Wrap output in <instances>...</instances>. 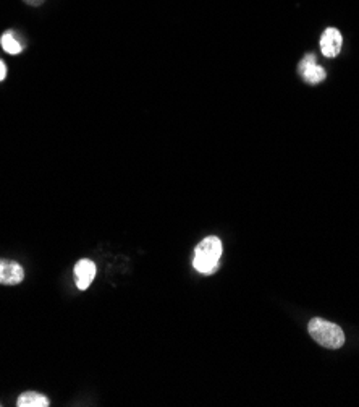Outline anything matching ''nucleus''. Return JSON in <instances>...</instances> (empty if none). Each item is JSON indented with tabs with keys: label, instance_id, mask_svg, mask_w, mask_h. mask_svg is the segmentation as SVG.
I'll return each mask as SVG.
<instances>
[{
	"label": "nucleus",
	"instance_id": "2",
	"mask_svg": "<svg viewBox=\"0 0 359 407\" xmlns=\"http://www.w3.org/2000/svg\"><path fill=\"white\" fill-rule=\"evenodd\" d=\"M308 331L316 343L326 349H340L345 344L343 329L327 320L313 318L308 325Z\"/></svg>",
	"mask_w": 359,
	"mask_h": 407
},
{
	"label": "nucleus",
	"instance_id": "3",
	"mask_svg": "<svg viewBox=\"0 0 359 407\" xmlns=\"http://www.w3.org/2000/svg\"><path fill=\"white\" fill-rule=\"evenodd\" d=\"M25 279V269L15 260L0 258V284L16 286Z\"/></svg>",
	"mask_w": 359,
	"mask_h": 407
},
{
	"label": "nucleus",
	"instance_id": "10",
	"mask_svg": "<svg viewBox=\"0 0 359 407\" xmlns=\"http://www.w3.org/2000/svg\"><path fill=\"white\" fill-rule=\"evenodd\" d=\"M23 2L31 5V7H39V5H43L46 0H23Z\"/></svg>",
	"mask_w": 359,
	"mask_h": 407
},
{
	"label": "nucleus",
	"instance_id": "9",
	"mask_svg": "<svg viewBox=\"0 0 359 407\" xmlns=\"http://www.w3.org/2000/svg\"><path fill=\"white\" fill-rule=\"evenodd\" d=\"M5 76H7V67H5V62L0 59V81H4Z\"/></svg>",
	"mask_w": 359,
	"mask_h": 407
},
{
	"label": "nucleus",
	"instance_id": "6",
	"mask_svg": "<svg viewBox=\"0 0 359 407\" xmlns=\"http://www.w3.org/2000/svg\"><path fill=\"white\" fill-rule=\"evenodd\" d=\"M75 283L80 291H86L95 278V265L93 260L83 258L75 265Z\"/></svg>",
	"mask_w": 359,
	"mask_h": 407
},
{
	"label": "nucleus",
	"instance_id": "7",
	"mask_svg": "<svg viewBox=\"0 0 359 407\" xmlns=\"http://www.w3.org/2000/svg\"><path fill=\"white\" fill-rule=\"evenodd\" d=\"M18 407H49L51 403L44 394L36 391H26L23 393L16 401Z\"/></svg>",
	"mask_w": 359,
	"mask_h": 407
},
{
	"label": "nucleus",
	"instance_id": "4",
	"mask_svg": "<svg viewBox=\"0 0 359 407\" xmlns=\"http://www.w3.org/2000/svg\"><path fill=\"white\" fill-rule=\"evenodd\" d=\"M299 74L303 75L304 81L309 83V85H319V83L326 80V70L316 64L314 54H308L303 59L301 64H299Z\"/></svg>",
	"mask_w": 359,
	"mask_h": 407
},
{
	"label": "nucleus",
	"instance_id": "5",
	"mask_svg": "<svg viewBox=\"0 0 359 407\" xmlns=\"http://www.w3.org/2000/svg\"><path fill=\"white\" fill-rule=\"evenodd\" d=\"M343 38L337 28H327L321 36V51L326 57H337L342 51Z\"/></svg>",
	"mask_w": 359,
	"mask_h": 407
},
{
	"label": "nucleus",
	"instance_id": "1",
	"mask_svg": "<svg viewBox=\"0 0 359 407\" xmlns=\"http://www.w3.org/2000/svg\"><path fill=\"white\" fill-rule=\"evenodd\" d=\"M220 256H222V241L215 236H209L194 248L193 266L197 273L211 276L219 269Z\"/></svg>",
	"mask_w": 359,
	"mask_h": 407
},
{
	"label": "nucleus",
	"instance_id": "8",
	"mask_svg": "<svg viewBox=\"0 0 359 407\" xmlns=\"http://www.w3.org/2000/svg\"><path fill=\"white\" fill-rule=\"evenodd\" d=\"M0 44H2V49L5 52L11 54V56H16V54H20L23 51V46L20 44V41L15 38L11 31H7L2 36V39H0Z\"/></svg>",
	"mask_w": 359,
	"mask_h": 407
}]
</instances>
